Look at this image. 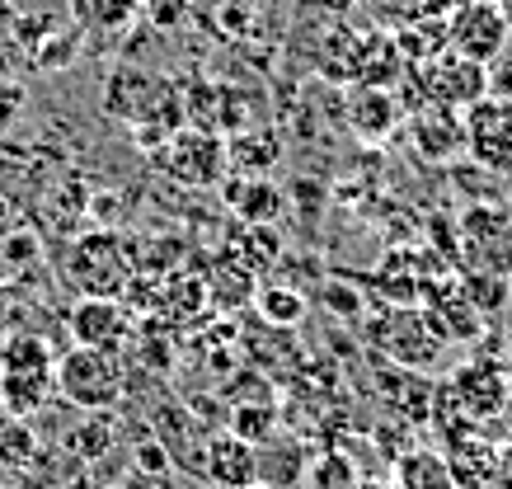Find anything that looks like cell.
<instances>
[{
    "instance_id": "cell-1",
    "label": "cell",
    "mask_w": 512,
    "mask_h": 489,
    "mask_svg": "<svg viewBox=\"0 0 512 489\" xmlns=\"http://www.w3.org/2000/svg\"><path fill=\"white\" fill-rule=\"evenodd\" d=\"M137 278V245L118 231H90L66 250V283L80 297L118 301Z\"/></svg>"
},
{
    "instance_id": "cell-2",
    "label": "cell",
    "mask_w": 512,
    "mask_h": 489,
    "mask_svg": "<svg viewBox=\"0 0 512 489\" xmlns=\"http://www.w3.org/2000/svg\"><path fill=\"white\" fill-rule=\"evenodd\" d=\"M52 386H57L66 405H76L85 414H104L123 400V372L113 363V353L85 344H71L52 363Z\"/></svg>"
},
{
    "instance_id": "cell-3",
    "label": "cell",
    "mask_w": 512,
    "mask_h": 489,
    "mask_svg": "<svg viewBox=\"0 0 512 489\" xmlns=\"http://www.w3.org/2000/svg\"><path fill=\"white\" fill-rule=\"evenodd\" d=\"M456 264L461 273H484V278H508L512 269V212L508 207L475 203L456 221Z\"/></svg>"
},
{
    "instance_id": "cell-4",
    "label": "cell",
    "mask_w": 512,
    "mask_h": 489,
    "mask_svg": "<svg viewBox=\"0 0 512 489\" xmlns=\"http://www.w3.org/2000/svg\"><path fill=\"white\" fill-rule=\"evenodd\" d=\"M442 24H447V52L480 66H494L512 43V19L498 10V0H456Z\"/></svg>"
},
{
    "instance_id": "cell-5",
    "label": "cell",
    "mask_w": 512,
    "mask_h": 489,
    "mask_svg": "<svg viewBox=\"0 0 512 489\" xmlns=\"http://www.w3.org/2000/svg\"><path fill=\"white\" fill-rule=\"evenodd\" d=\"M372 344L381 348L400 372H437L442 353H447V344L437 339L428 316L414 311V306H390V311H381V320L372 325Z\"/></svg>"
},
{
    "instance_id": "cell-6",
    "label": "cell",
    "mask_w": 512,
    "mask_h": 489,
    "mask_svg": "<svg viewBox=\"0 0 512 489\" xmlns=\"http://www.w3.org/2000/svg\"><path fill=\"white\" fill-rule=\"evenodd\" d=\"M466 123V151L470 160L489 174L512 179V99L508 95H484L461 113Z\"/></svg>"
},
{
    "instance_id": "cell-7",
    "label": "cell",
    "mask_w": 512,
    "mask_h": 489,
    "mask_svg": "<svg viewBox=\"0 0 512 489\" xmlns=\"http://www.w3.org/2000/svg\"><path fill=\"white\" fill-rule=\"evenodd\" d=\"M442 395L461 410V419L484 428L508 410L512 386H508V372L498 363H466V367H451V377L442 381Z\"/></svg>"
},
{
    "instance_id": "cell-8",
    "label": "cell",
    "mask_w": 512,
    "mask_h": 489,
    "mask_svg": "<svg viewBox=\"0 0 512 489\" xmlns=\"http://www.w3.org/2000/svg\"><path fill=\"white\" fill-rule=\"evenodd\" d=\"M160 165H165V174H174V179H184V184H193V189H217L221 179L231 174V146L221 142V137H212V132H174L170 142L160 146Z\"/></svg>"
},
{
    "instance_id": "cell-9",
    "label": "cell",
    "mask_w": 512,
    "mask_h": 489,
    "mask_svg": "<svg viewBox=\"0 0 512 489\" xmlns=\"http://www.w3.org/2000/svg\"><path fill=\"white\" fill-rule=\"evenodd\" d=\"M414 76H419V90L428 104H447V109H456V113H466L470 104H480V99L494 90L489 66L466 62V57H456V52H442V57H433L428 66H414Z\"/></svg>"
},
{
    "instance_id": "cell-10",
    "label": "cell",
    "mask_w": 512,
    "mask_h": 489,
    "mask_svg": "<svg viewBox=\"0 0 512 489\" xmlns=\"http://www.w3.org/2000/svg\"><path fill=\"white\" fill-rule=\"evenodd\" d=\"M202 475L212 489H254L259 485V447L235 433H217L202 447Z\"/></svg>"
},
{
    "instance_id": "cell-11",
    "label": "cell",
    "mask_w": 512,
    "mask_h": 489,
    "mask_svg": "<svg viewBox=\"0 0 512 489\" xmlns=\"http://www.w3.org/2000/svg\"><path fill=\"white\" fill-rule=\"evenodd\" d=\"M409 132H414L419 156H428V160H456L466 151V123L447 104H428L423 99L419 113H409Z\"/></svg>"
},
{
    "instance_id": "cell-12",
    "label": "cell",
    "mask_w": 512,
    "mask_h": 489,
    "mask_svg": "<svg viewBox=\"0 0 512 489\" xmlns=\"http://www.w3.org/2000/svg\"><path fill=\"white\" fill-rule=\"evenodd\" d=\"M127 330H132V320H127V311L109 297H80L76 306H71V334H76V344H85V348L113 353V348L127 339Z\"/></svg>"
},
{
    "instance_id": "cell-13",
    "label": "cell",
    "mask_w": 512,
    "mask_h": 489,
    "mask_svg": "<svg viewBox=\"0 0 512 489\" xmlns=\"http://www.w3.org/2000/svg\"><path fill=\"white\" fill-rule=\"evenodd\" d=\"M400 123H404V104L381 85H362L348 99V127L357 132V142H386Z\"/></svg>"
},
{
    "instance_id": "cell-14",
    "label": "cell",
    "mask_w": 512,
    "mask_h": 489,
    "mask_svg": "<svg viewBox=\"0 0 512 489\" xmlns=\"http://www.w3.org/2000/svg\"><path fill=\"white\" fill-rule=\"evenodd\" d=\"M221 198L231 203V212L245 226H273L287 212V193L273 179H221Z\"/></svg>"
},
{
    "instance_id": "cell-15",
    "label": "cell",
    "mask_w": 512,
    "mask_h": 489,
    "mask_svg": "<svg viewBox=\"0 0 512 489\" xmlns=\"http://www.w3.org/2000/svg\"><path fill=\"white\" fill-rule=\"evenodd\" d=\"M447 452H451L447 466L461 489H484L498 475V447H489L480 428H466V433L447 438Z\"/></svg>"
},
{
    "instance_id": "cell-16",
    "label": "cell",
    "mask_w": 512,
    "mask_h": 489,
    "mask_svg": "<svg viewBox=\"0 0 512 489\" xmlns=\"http://www.w3.org/2000/svg\"><path fill=\"white\" fill-rule=\"evenodd\" d=\"M423 316H428V325L437 330V339L442 344H475L484 330V316L470 306L466 292H456V297H447V292H433V301L423 306Z\"/></svg>"
},
{
    "instance_id": "cell-17",
    "label": "cell",
    "mask_w": 512,
    "mask_h": 489,
    "mask_svg": "<svg viewBox=\"0 0 512 489\" xmlns=\"http://www.w3.org/2000/svg\"><path fill=\"white\" fill-rule=\"evenodd\" d=\"M400 71H404V57H400V48H395V33H367V38H357V48H353V80L390 90Z\"/></svg>"
},
{
    "instance_id": "cell-18",
    "label": "cell",
    "mask_w": 512,
    "mask_h": 489,
    "mask_svg": "<svg viewBox=\"0 0 512 489\" xmlns=\"http://www.w3.org/2000/svg\"><path fill=\"white\" fill-rule=\"evenodd\" d=\"M390 480L400 489H461L447 466V452H437V447H404L395 457V475Z\"/></svg>"
},
{
    "instance_id": "cell-19",
    "label": "cell",
    "mask_w": 512,
    "mask_h": 489,
    "mask_svg": "<svg viewBox=\"0 0 512 489\" xmlns=\"http://www.w3.org/2000/svg\"><path fill=\"white\" fill-rule=\"evenodd\" d=\"M47 391H57L52 386V367H0V405L15 419L38 410Z\"/></svg>"
},
{
    "instance_id": "cell-20",
    "label": "cell",
    "mask_w": 512,
    "mask_h": 489,
    "mask_svg": "<svg viewBox=\"0 0 512 489\" xmlns=\"http://www.w3.org/2000/svg\"><path fill=\"white\" fill-rule=\"evenodd\" d=\"M254 269H249L240 254H221L217 264H212V273H207V301H217L221 311H235V306H245V301H254Z\"/></svg>"
},
{
    "instance_id": "cell-21",
    "label": "cell",
    "mask_w": 512,
    "mask_h": 489,
    "mask_svg": "<svg viewBox=\"0 0 512 489\" xmlns=\"http://www.w3.org/2000/svg\"><path fill=\"white\" fill-rule=\"evenodd\" d=\"M80 29L99 38H123L141 15V0H71Z\"/></svg>"
},
{
    "instance_id": "cell-22",
    "label": "cell",
    "mask_w": 512,
    "mask_h": 489,
    "mask_svg": "<svg viewBox=\"0 0 512 489\" xmlns=\"http://www.w3.org/2000/svg\"><path fill=\"white\" fill-rule=\"evenodd\" d=\"M301 485L306 489H357L362 485V471H357V461L339 447H329L320 457L306 461V471H301Z\"/></svg>"
},
{
    "instance_id": "cell-23",
    "label": "cell",
    "mask_w": 512,
    "mask_h": 489,
    "mask_svg": "<svg viewBox=\"0 0 512 489\" xmlns=\"http://www.w3.org/2000/svg\"><path fill=\"white\" fill-rule=\"evenodd\" d=\"M254 306H259V316H264L268 325H278V330H292V325H301V316H306V297L292 292V287H259V292H254Z\"/></svg>"
},
{
    "instance_id": "cell-24",
    "label": "cell",
    "mask_w": 512,
    "mask_h": 489,
    "mask_svg": "<svg viewBox=\"0 0 512 489\" xmlns=\"http://www.w3.org/2000/svg\"><path fill=\"white\" fill-rule=\"evenodd\" d=\"M282 240L273 226H240V236L231 240V254H240L249 269H268L273 259H278Z\"/></svg>"
},
{
    "instance_id": "cell-25",
    "label": "cell",
    "mask_w": 512,
    "mask_h": 489,
    "mask_svg": "<svg viewBox=\"0 0 512 489\" xmlns=\"http://www.w3.org/2000/svg\"><path fill=\"white\" fill-rule=\"evenodd\" d=\"M29 113V85L15 76H0V132H10Z\"/></svg>"
},
{
    "instance_id": "cell-26",
    "label": "cell",
    "mask_w": 512,
    "mask_h": 489,
    "mask_svg": "<svg viewBox=\"0 0 512 489\" xmlns=\"http://www.w3.org/2000/svg\"><path fill=\"white\" fill-rule=\"evenodd\" d=\"M320 301H325L334 316H343V320H353L357 311H362V297H357L353 287H343V283H329L325 292H320Z\"/></svg>"
},
{
    "instance_id": "cell-27",
    "label": "cell",
    "mask_w": 512,
    "mask_h": 489,
    "mask_svg": "<svg viewBox=\"0 0 512 489\" xmlns=\"http://www.w3.org/2000/svg\"><path fill=\"white\" fill-rule=\"evenodd\" d=\"M137 466H141V471L165 475V471H170V457H165V447H160V442H141V447H137Z\"/></svg>"
},
{
    "instance_id": "cell-28",
    "label": "cell",
    "mask_w": 512,
    "mask_h": 489,
    "mask_svg": "<svg viewBox=\"0 0 512 489\" xmlns=\"http://www.w3.org/2000/svg\"><path fill=\"white\" fill-rule=\"evenodd\" d=\"M498 475H512V433L503 438V447H498Z\"/></svg>"
},
{
    "instance_id": "cell-29",
    "label": "cell",
    "mask_w": 512,
    "mask_h": 489,
    "mask_svg": "<svg viewBox=\"0 0 512 489\" xmlns=\"http://www.w3.org/2000/svg\"><path fill=\"white\" fill-rule=\"evenodd\" d=\"M10 236V203H5V198H0V240Z\"/></svg>"
},
{
    "instance_id": "cell-30",
    "label": "cell",
    "mask_w": 512,
    "mask_h": 489,
    "mask_svg": "<svg viewBox=\"0 0 512 489\" xmlns=\"http://www.w3.org/2000/svg\"><path fill=\"white\" fill-rule=\"evenodd\" d=\"M357 489H400V485H395V480H362Z\"/></svg>"
},
{
    "instance_id": "cell-31",
    "label": "cell",
    "mask_w": 512,
    "mask_h": 489,
    "mask_svg": "<svg viewBox=\"0 0 512 489\" xmlns=\"http://www.w3.org/2000/svg\"><path fill=\"white\" fill-rule=\"evenodd\" d=\"M329 5H362V0H329Z\"/></svg>"
},
{
    "instance_id": "cell-32",
    "label": "cell",
    "mask_w": 512,
    "mask_h": 489,
    "mask_svg": "<svg viewBox=\"0 0 512 489\" xmlns=\"http://www.w3.org/2000/svg\"><path fill=\"white\" fill-rule=\"evenodd\" d=\"M508 212H512V179H508Z\"/></svg>"
}]
</instances>
